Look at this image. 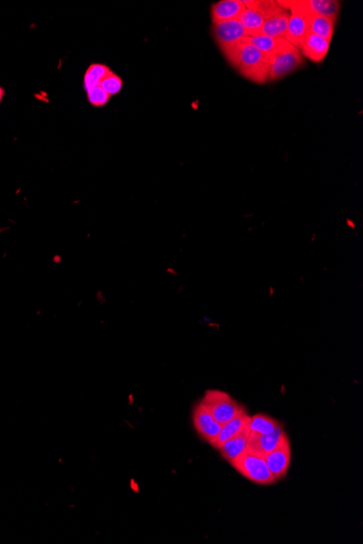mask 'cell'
Segmentation results:
<instances>
[{
  "label": "cell",
  "instance_id": "obj_1",
  "mask_svg": "<svg viewBox=\"0 0 363 544\" xmlns=\"http://www.w3.org/2000/svg\"><path fill=\"white\" fill-rule=\"evenodd\" d=\"M227 60L245 79L257 84L269 81L270 58L248 41L241 44L231 55L227 56Z\"/></svg>",
  "mask_w": 363,
  "mask_h": 544
},
{
  "label": "cell",
  "instance_id": "obj_2",
  "mask_svg": "<svg viewBox=\"0 0 363 544\" xmlns=\"http://www.w3.org/2000/svg\"><path fill=\"white\" fill-rule=\"evenodd\" d=\"M289 12L288 29L286 41L300 51L305 39L309 34V15L305 8L304 0L279 1Z\"/></svg>",
  "mask_w": 363,
  "mask_h": 544
},
{
  "label": "cell",
  "instance_id": "obj_3",
  "mask_svg": "<svg viewBox=\"0 0 363 544\" xmlns=\"http://www.w3.org/2000/svg\"><path fill=\"white\" fill-rule=\"evenodd\" d=\"M200 403L221 425L238 415L241 410H244V406H241L227 392L221 390H207L200 400Z\"/></svg>",
  "mask_w": 363,
  "mask_h": 544
},
{
  "label": "cell",
  "instance_id": "obj_4",
  "mask_svg": "<svg viewBox=\"0 0 363 544\" xmlns=\"http://www.w3.org/2000/svg\"><path fill=\"white\" fill-rule=\"evenodd\" d=\"M229 464L241 476H244L246 479L255 482L257 485L270 486L276 482V479L273 477L262 456L245 451Z\"/></svg>",
  "mask_w": 363,
  "mask_h": 544
},
{
  "label": "cell",
  "instance_id": "obj_5",
  "mask_svg": "<svg viewBox=\"0 0 363 544\" xmlns=\"http://www.w3.org/2000/svg\"><path fill=\"white\" fill-rule=\"evenodd\" d=\"M270 69H269V81H276L291 75L298 69L304 60L300 51L286 41L281 49L275 51L270 57Z\"/></svg>",
  "mask_w": 363,
  "mask_h": 544
},
{
  "label": "cell",
  "instance_id": "obj_6",
  "mask_svg": "<svg viewBox=\"0 0 363 544\" xmlns=\"http://www.w3.org/2000/svg\"><path fill=\"white\" fill-rule=\"evenodd\" d=\"M212 32L215 41L225 58L248 39L246 31L238 20L213 24Z\"/></svg>",
  "mask_w": 363,
  "mask_h": 544
},
{
  "label": "cell",
  "instance_id": "obj_7",
  "mask_svg": "<svg viewBox=\"0 0 363 544\" xmlns=\"http://www.w3.org/2000/svg\"><path fill=\"white\" fill-rule=\"evenodd\" d=\"M265 461L276 481L286 476L292 461V448L287 434L272 452L265 456Z\"/></svg>",
  "mask_w": 363,
  "mask_h": 544
},
{
  "label": "cell",
  "instance_id": "obj_8",
  "mask_svg": "<svg viewBox=\"0 0 363 544\" xmlns=\"http://www.w3.org/2000/svg\"><path fill=\"white\" fill-rule=\"evenodd\" d=\"M285 436H286V432H285L282 425L275 428L270 434L250 432L248 442H247L246 451L265 458L267 454L272 452L280 444Z\"/></svg>",
  "mask_w": 363,
  "mask_h": 544
},
{
  "label": "cell",
  "instance_id": "obj_9",
  "mask_svg": "<svg viewBox=\"0 0 363 544\" xmlns=\"http://www.w3.org/2000/svg\"><path fill=\"white\" fill-rule=\"evenodd\" d=\"M193 424L199 436L213 446L222 425L212 417L209 410L200 402L193 408Z\"/></svg>",
  "mask_w": 363,
  "mask_h": 544
},
{
  "label": "cell",
  "instance_id": "obj_10",
  "mask_svg": "<svg viewBox=\"0 0 363 544\" xmlns=\"http://www.w3.org/2000/svg\"><path fill=\"white\" fill-rule=\"evenodd\" d=\"M243 4H244L245 10L237 20L241 22L248 37L260 35L265 19L262 12L258 9V1L243 0Z\"/></svg>",
  "mask_w": 363,
  "mask_h": 544
},
{
  "label": "cell",
  "instance_id": "obj_11",
  "mask_svg": "<svg viewBox=\"0 0 363 544\" xmlns=\"http://www.w3.org/2000/svg\"><path fill=\"white\" fill-rule=\"evenodd\" d=\"M331 41L321 36L309 33L300 48L301 55L314 63H322L330 51Z\"/></svg>",
  "mask_w": 363,
  "mask_h": 544
},
{
  "label": "cell",
  "instance_id": "obj_12",
  "mask_svg": "<svg viewBox=\"0 0 363 544\" xmlns=\"http://www.w3.org/2000/svg\"><path fill=\"white\" fill-rule=\"evenodd\" d=\"M245 10L243 0H223L211 7L212 23L237 20Z\"/></svg>",
  "mask_w": 363,
  "mask_h": 544
},
{
  "label": "cell",
  "instance_id": "obj_13",
  "mask_svg": "<svg viewBox=\"0 0 363 544\" xmlns=\"http://www.w3.org/2000/svg\"><path fill=\"white\" fill-rule=\"evenodd\" d=\"M289 12L282 8L275 15L265 20L263 24L262 35L269 36L272 39H285L286 41L287 29H288Z\"/></svg>",
  "mask_w": 363,
  "mask_h": 544
},
{
  "label": "cell",
  "instance_id": "obj_14",
  "mask_svg": "<svg viewBox=\"0 0 363 544\" xmlns=\"http://www.w3.org/2000/svg\"><path fill=\"white\" fill-rule=\"evenodd\" d=\"M249 434L250 432H249L248 428H246L234 437L227 440L221 446H217V451L220 452L222 458L227 460L229 463H232L235 458H238L241 454L246 451Z\"/></svg>",
  "mask_w": 363,
  "mask_h": 544
},
{
  "label": "cell",
  "instance_id": "obj_15",
  "mask_svg": "<svg viewBox=\"0 0 363 544\" xmlns=\"http://www.w3.org/2000/svg\"><path fill=\"white\" fill-rule=\"evenodd\" d=\"M249 420H250V416H249L244 410H241L238 415L235 416L232 420L223 424V425L221 426L219 436H217V440H215V443H213V448L217 449V446H221L223 442L231 439V438L238 434L239 432L248 428Z\"/></svg>",
  "mask_w": 363,
  "mask_h": 544
},
{
  "label": "cell",
  "instance_id": "obj_16",
  "mask_svg": "<svg viewBox=\"0 0 363 544\" xmlns=\"http://www.w3.org/2000/svg\"><path fill=\"white\" fill-rule=\"evenodd\" d=\"M305 8L310 15H321L337 20L340 3L336 0H304Z\"/></svg>",
  "mask_w": 363,
  "mask_h": 544
},
{
  "label": "cell",
  "instance_id": "obj_17",
  "mask_svg": "<svg viewBox=\"0 0 363 544\" xmlns=\"http://www.w3.org/2000/svg\"><path fill=\"white\" fill-rule=\"evenodd\" d=\"M337 20L321 15H310L309 18V33L321 36L323 39L332 41L334 35L335 24Z\"/></svg>",
  "mask_w": 363,
  "mask_h": 544
},
{
  "label": "cell",
  "instance_id": "obj_18",
  "mask_svg": "<svg viewBox=\"0 0 363 544\" xmlns=\"http://www.w3.org/2000/svg\"><path fill=\"white\" fill-rule=\"evenodd\" d=\"M247 41L251 44L253 47H256L261 53L270 57L275 51L281 49L286 44L287 41H285V39H272V37L260 34V35L248 37Z\"/></svg>",
  "mask_w": 363,
  "mask_h": 544
},
{
  "label": "cell",
  "instance_id": "obj_19",
  "mask_svg": "<svg viewBox=\"0 0 363 544\" xmlns=\"http://www.w3.org/2000/svg\"><path fill=\"white\" fill-rule=\"evenodd\" d=\"M111 70L106 65L101 63H93L89 65L87 70V73L84 75V89L87 91L101 85L103 77L110 72Z\"/></svg>",
  "mask_w": 363,
  "mask_h": 544
},
{
  "label": "cell",
  "instance_id": "obj_20",
  "mask_svg": "<svg viewBox=\"0 0 363 544\" xmlns=\"http://www.w3.org/2000/svg\"><path fill=\"white\" fill-rule=\"evenodd\" d=\"M280 425V422L271 417V416L265 415V414H256L250 417L248 429L249 432H256V434H270Z\"/></svg>",
  "mask_w": 363,
  "mask_h": 544
},
{
  "label": "cell",
  "instance_id": "obj_21",
  "mask_svg": "<svg viewBox=\"0 0 363 544\" xmlns=\"http://www.w3.org/2000/svg\"><path fill=\"white\" fill-rule=\"evenodd\" d=\"M99 86L110 96L117 95L122 89L123 81L119 75L110 71L103 77Z\"/></svg>",
  "mask_w": 363,
  "mask_h": 544
},
{
  "label": "cell",
  "instance_id": "obj_22",
  "mask_svg": "<svg viewBox=\"0 0 363 544\" xmlns=\"http://www.w3.org/2000/svg\"><path fill=\"white\" fill-rule=\"evenodd\" d=\"M87 99L94 107H103L110 101L111 96L106 93L101 86L94 87L87 91Z\"/></svg>",
  "mask_w": 363,
  "mask_h": 544
},
{
  "label": "cell",
  "instance_id": "obj_23",
  "mask_svg": "<svg viewBox=\"0 0 363 544\" xmlns=\"http://www.w3.org/2000/svg\"><path fill=\"white\" fill-rule=\"evenodd\" d=\"M4 96H5V91H4L1 87H0V103H1V101H3Z\"/></svg>",
  "mask_w": 363,
  "mask_h": 544
}]
</instances>
